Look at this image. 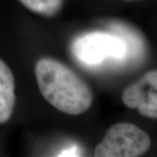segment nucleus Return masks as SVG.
Listing matches in <instances>:
<instances>
[{"label":"nucleus","instance_id":"obj_1","mask_svg":"<svg viewBox=\"0 0 157 157\" xmlns=\"http://www.w3.org/2000/svg\"><path fill=\"white\" fill-rule=\"evenodd\" d=\"M35 75L41 94L59 111L78 115L91 107L93 94L89 86L60 61L40 59L35 67Z\"/></svg>","mask_w":157,"mask_h":157},{"label":"nucleus","instance_id":"obj_2","mask_svg":"<svg viewBox=\"0 0 157 157\" xmlns=\"http://www.w3.org/2000/svg\"><path fill=\"white\" fill-rule=\"evenodd\" d=\"M73 52L78 61L95 67L107 60L123 59L128 52L122 36L104 32H93L78 37L73 44Z\"/></svg>","mask_w":157,"mask_h":157},{"label":"nucleus","instance_id":"obj_3","mask_svg":"<svg viewBox=\"0 0 157 157\" xmlns=\"http://www.w3.org/2000/svg\"><path fill=\"white\" fill-rule=\"evenodd\" d=\"M151 146V139L135 124L123 122L112 126L94 150L96 157H138Z\"/></svg>","mask_w":157,"mask_h":157},{"label":"nucleus","instance_id":"obj_4","mask_svg":"<svg viewBox=\"0 0 157 157\" xmlns=\"http://www.w3.org/2000/svg\"><path fill=\"white\" fill-rule=\"evenodd\" d=\"M157 71L147 73L135 84L124 90L122 101L129 108L139 110L141 115L157 118Z\"/></svg>","mask_w":157,"mask_h":157},{"label":"nucleus","instance_id":"obj_5","mask_svg":"<svg viewBox=\"0 0 157 157\" xmlns=\"http://www.w3.org/2000/svg\"><path fill=\"white\" fill-rule=\"evenodd\" d=\"M15 81L12 72L0 59V125L11 119L15 107Z\"/></svg>","mask_w":157,"mask_h":157},{"label":"nucleus","instance_id":"obj_6","mask_svg":"<svg viewBox=\"0 0 157 157\" xmlns=\"http://www.w3.org/2000/svg\"><path fill=\"white\" fill-rule=\"evenodd\" d=\"M27 9L37 14L52 17L60 11L63 0H19Z\"/></svg>","mask_w":157,"mask_h":157},{"label":"nucleus","instance_id":"obj_7","mask_svg":"<svg viewBox=\"0 0 157 157\" xmlns=\"http://www.w3.org/2000/svg\"><path fill=\"white\" fill-rule=\"evenodd\" d=\"M78 149L75 147H71V148H68L67 150H66V151L62 152L61 155H59V156H73V155H78Z\"/></svg>","mask_w":157,"mask_h":157}]
</instances>
